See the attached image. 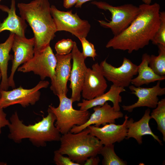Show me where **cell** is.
I'll return each mask as SVG.
<instances>
[{
	"instance_id": "cell-5",
	"label": "cell",
	"mask_w": 165,
	"mask_h": 165,
	"mask_svg": "<svg viewBox=\"0 0 165 165\" xmlns=\"http://www.w3.org/2000/svg\"><path fill=\"white\" fill-rule=\"evenodd\" d=\"M57 96L59 100L58 106L55 107L50 105L48 108L56 116L55 125L61 134L67 133L74 126H80L86 122L90 115L88 110L74 108L72 99L67 95L61 94Z\"/></svg>"
},
{
	"instance_id": "cell-15",
	"label": "cell",
	"mask_w": 165,
	"mask_h": 165,
	"mask_svg": "<svg viewBox=\"0 0 165 165\" xmlns=\"http://www.w3.org/2000/svg\"><path fill=\"white\" fill-rule=\"evenodd\" d=\"M129 117L126 115L121 124L107 123L102 127L90 125L87 128L91 134L97 138L103 145L120 142L126 138L127 132V122Z\"/></svg>"
},
{
	"instance_id": "cell-17",
	"label": "cell",
	"mask_w": 165,
	"mask_h": 165,
	"mask_svg": "<svg viewBox=\"0 0 165 165\" xmlns=\"http://www.w3.org/2000/svg\"><path fill=\"white\" fill-rule=\"evenodd\" d=\"M57 64L53 78L51 80L50 89L55 95H66L68 92L67 82L69 80L72 67V53L61 55L56 53Z\"/></svg>"
},
{
	"instance_id": "cell-31",
	"label": "cell",
	"mask_w": 165,
	"mask_h": 165,
	"mask_svg": "<svg viewBox=\"0 0 165 165\" xmlns=\"http://www.w3.org/2000/svg\"><path fill=\"white\" fill-rule=\"evenodd\" d=\"M100 161L99 157L97 156H91L84 162V165H97Z\"/></svg>"
},
{
	"instance_id": "cell-30",
	"label": "cell",
	"mask_w": 165,
	"mask_h": 165,
	"mask_svg": "<svg viewBox=\"0 0 165 165\" xmlns=\"http://www.w3.org/2000/svg\"><path fill=\"white\" fill-rule=\"evenodd\" d=\"M0 108V134L2 133V129L6 126H8L10 124V121L6 119L7 115L3 110Z\"/></svg>"
},
{
	"instance_id": "cell-12",
	"label": "cell",
	"mask_w": 165,
	"mask_h": 165,
	"mask_svg": "<svg viewBox=\"0 0 165 165\" xmlns=\"http://www.w3.org/2000/svg\"><path fill=\"white\" fill-rule=\"evenodd\" d=\"M71 53L73 64L69 79V87L72 90L71 98L74 102L80 100L82 87L88 68L85 63V59L75 41Z\"/></svg>"
},
{
	"instance_id": "cell-14",
	"label": "cell",
	"mask_w": 165,
	"mask_h": 165,
	"mask_svg": "<svg viewBox=\"0 0 165 165\" xmlns=\"http://www.w3.org/2000/svg\"><path fill=\"white\" fill-rule=\"evenodd\" d=\"M108 87L105 78L97 62L88 68L81 92L84 99L90 100L105 93Z\"/></svg>"
},
{
	"instance_id": "cell-36",
	"label": "cell",
	"mask_w": 165,
	"mask_h": 165,
	"mask_svg": "<svg viewBox=\"0 0 165 165\" xmlns=\"http://www.w3.org/2000/svg\"><path fill=\"white\" fill-rule=\"evenodd\" d=\"M7 165V163L4 162H0V165Z\"/></svg>"
},
{
	"instance_id": "cell-33",
	"label": "cell",
	"mask_w": 165,
	"mask_h": 165,
	"mask_svg": "<svg viewBox=\"0 0 165 165\" xmlns=\"http://www.w3.org/2000/svg\"><path fill=\"white\" fill-rule=\"evenodd\" d=\"M93 0H78L77 2L75 5L76 8H81L82 5L85 3Z\"/></svg>"
},
{
	"instance_id": "cell-25",
	"label": "cell",
	"mask_w": 165,
	"mask_h": 165,
	"mask_svg": "<svg viewBox=\"0 0 165 165\" xmlns=\"http://www.w3.org/2000/svg\"><path fill=\"white\" fill-rule=\"evenodd\" d=\"M151 119H154L157 126V129L162 134L165 141V98L159 101L156 107L150 113Z\"/></svg>"
},
{
	"instance_id": "cell-38",
	"label": "cell",
	"mask_w": 165,
	"mask_h": 165,
	"mask_svg": "<svg viewBox=\"0 0 165 165\" xmlns=\"http://www.w3.org/2000/svg\"><path fill=\"white\" fill-rule=\"evenodd\" d=\"M0 73H1V70H0Z\"/></svg>"
},
{
	"instance_id": "cell-2",
	"label": "cell",
	"mask_w": 165,
	"mask_h": 165,
	"mask_svg": "<svg viewBox=\"0 0 165 165\" xmlns=\"http://www.w3.org/2000/svg\"><path fill=\"white\" fill-rule=\"evenodd\" d=\"M21 17L31 28L35 40L34 53L50 45L57 32L48 0H33L17 4Z\"/></svg>"
},
{
	"instance_id": "cell-8",
	"label": "cell",
	"mask_w": 165,
	"mask_h": 165,
	"mask_svg": "<svg viewBox=\"0 0 165 165\" xmlns=\"http://www.w3.org/2000/svg\"><path fill=\"white\" fill-rule=\"evenodd\" d=\"M50 12L57 31L68 32L78 38L86 37L91 27L87 20L81 19L72 10L61 11L53 5L50 6Z\"/></svg>"
},
{
	"instance_id": "cell-24",
	"label": "cell",
	"mask_w": 165,
	"mask_h": 165,
	"mask_svg": "<svg viewBox=\"0 0 165 165\" xmlns=\"http://www.w3.org/2000/svg\"><path fill=\"white\" fill-rule=\"evenodd\" d=\"M113 144L104 145L101 148L99 154L103 158L102 163L103 165H126L127 163L119 157L116 153Z\"/></svg>"
},
{
	"instance_id": "cell-34",
	"label": "cell",
	"mask_w": 165,
	"mask_h": 165,
	"mask_svg": "<svg viewBox=\"0 0 165 165\" xmlns=\"http://www.w3.org/2000/svg\"><path fill=\"white\" fill-rule=\"evenodd\" d=\"M144 3L147 5H150L151 3L152 0H142Z\"/></svg>"
},
{
	"instance_id": "cell-29",
	"label": "cell",
	"mask_w": 165,
	"mask_h": 165,
	"mask_svg": "<svg viewBox=\"0 0 165 165\" xmlns=\"http://www.w3.org/2000/svg\"><path fill=\"white\" fill-rule=\"evenodd\" d=\"M57 150L54 152L53 161L57 165H80L72 161L68 156H64Z\"/></svg>"
},
{
	"instance_id": "cell-16",
	"label": "cell",
	"mask_w": 165,
	"mask_h": 165,
	"mask_svg": "<svg viewBox=\"0 0 165 165\" xmlns=\"http://www.w3.org/2000/svg\"><path fill=\"white\" fill-rule=\"evenodd\" d=\"M94 112L90 115L86 122L80 126H75L70 130L73 133L80 132L88 126H94L100 127L107 123H115L116 119L123 118V113L120 111H116L113 107L106 102L102 105H99L93 108Z\"/></svg>"
},
{
	"instance_id": "cell-20",
	"label": "cell",
	"mask_w": 165,
	"mask_h": 165,
	"mask_svg": "<svg viewBox=\"0 0 165 165\" xmlns=\"http://www.w3.org/2000/svg\"><path fill=\"white\" fill-rule=\"evenodd\" d=\"M0 9L8 14L7 17L0 24V33L5 31H9L16 35L25 37L27 25L25 21L16 13L15 0H11L10 8L0 4Z\"/></svg>"
},
{
	"instance_id": "cell-13",
	"label": "cell",
	"mask_w": 165,
	"mask_h": 165,
	"mask_svg": "<svg viewBox=\"0 0 165 165\" xmlns=\"http://www.w3.org/2000/svg\"><path fill=\"white\" fill-rule=\"evenodd\" d=\"M160 81H157L155 86L149 88L129 86V88L131 93L138 97V100L131 105L122 106L123 110L130 112L134 108L138 107L155 108L159 101L158 97L165 94V88L160 86Z\"/></svg>"
},
{
	"instance_id": "cell-21",
	"label": "cell",
	"mask_w": 165,
	"mask_h": 165,
	"mask_svg": "<svg viewBox=\"0 0 165 165\" xmlns=\"http://www.w3.org/2000/svg\"><path fill=\"white\" fill-rule=\"evenodd\" d=\"M149 56L146 53L142 55L141 62L138 65V75L131 81V83L132 85L136 87L140 86L156 81L165 80V76H160L157 75L149 66Z\"/></svg>"
},
{
	"instance_id": "cell-37",
	"label": "cell",
	"mask_w": 165,
	"mask_h": 165,
	"mask_svg": "<svg viewBox=\"0 0 165 165\" xmlns=\"http://www.w3.org/2000/svg\"><path fill=\"white\" fill-rule=\"evenodd\" d=\"M1 1H2V0H0V3Z\"/></svg>"
},
{
	"instance_id": "cell-27",
	"label": "cell",
	"mask_w": 165,
	"mask_h": 165,
	"mask_svg": "<svg viewBox=\"0 0 165 165\" xmlns=\"http://www.w3.org/2000/svg\"><path fill=\"white\" fill-rule=\"evenodd\" d=\"M74 41L71 39H63L58 41L55 45V49L57 54L65 55L71 53Z\"/></svg>"
},
{
	"instance_id": "cell-28",
	"label": "cell",
	"mask_w": 165,
	"mask_h": 165,
	"mask_svg": "<svg viewBox=\"0 0 165 165\" xmlns=\"http://www.w3.org/2000/svg\"><path fill=\"white\" fill-rule=\"evenodd\" d=\"M79 39L82 44V53L84 58L86 59L87 57H90L94 61L97 55L94 44L85 38H79Z\"/></svg>"
},
{
	"instance_id": "cell-19",
	"label": "cell",
	"mask_w": 165,
	"mask_h": 165,
	"mask_svg": "<svg viewBox=\"0 0 165 165\" xmlns=\"http://www.w3.org/2000/svg\"><path fill=\"white\" fill-rule=\"evenodd\" d=\"M124 88L115 86L112 84L108 92L90 100L84 99L77 104V106L82 110H88L89 109L99 105H102L108 101L113 104V107L116 111H120V103L122 101L120 94L125 91Z\"/></svg>"
},
{
	"instance_id": "cell-1",
	"label": "cell",
	"mask_w": 165,
	"mask_h": 165,
	"mask_svg": "<svg viewBox=\"0 0 165 165\" xmlns=\"http://www.w3.org/2000/svg\"><path fill=\"white\" fill-rule=\"evenodd\" d=\"M138 7L140 12L138 16L125 30L108 42L107 48L131 53L148 45L159 27L160 6L156 2L143 3Z\"/></svg>"
},
{
	"instance_id": "cell-10",
	"label": "cell",
	"mask_w": 165,
	"mask_h": 165,
	"mask_svg": "<svg viewBox=\"0 0 165 165\" xmlns=\"http://www.w3.org/2000/svg\"><path fill=\"white\" fill-rule=\"evenodd\" d=\"M99 65L105 78L117 86L123 88L129 86L134 76L138 74V65L125 57L119 67L109 64L106 59L102 61Z\"/></svg>"
},
{
	"instance_id": "cell-4",
	"label": "cell",
	"mask_w": 165,
	"mask_h": 165,
	"mask_svg": "<svg viewBox=\"0 0 165 165\" xmlns=\"http://www.w3.org/2000/svg\"><path fill=\"white\" fill-rule=\"evenodd\" d=\"M60 141L57 151L80 165L83 164L89 157L97 156L103 145L98 139L90 133L87 128L77 133L70 131L63 134Z\"/></svg>"
},
{
	"instance_id": "cell-6",
	"label": "cell",
	"mask_w": 165,
	"mask_h": 165,
	"mask_svg": "<svg viewBox=\"0 0 165 165\" xmlns=\"http://www.w3.org/2000/svg\"><path fill=\"white\" fill-rule=\"evenodd\" d=\"M91 3L100 9L110 12L112 15L110 21L107 22L99 20L98 21L102 27L110 29L114 36L117 35L125 30L140 12L139 7L132 4L114 6L102 1H94Z\"/></svg>"
},
{
	"instance_id": "cell-9",
	"label": "cell",
	"mask_w": 165,
	"mask_h": 165,
	"mask_svg": "<svg viewBox=\"0 0 165 165\" xmlns=\"http://www.w3.org/2000/svg\"><path fill=\"white\" fill-rule=\"evenodd\" d=\"M56 64L55 55L50 45L42 51L35 53L31 59L19 67L17 70L23 73L33 72L39 75L41 80L47 77L51 80L55 75Z\"/></svg>"
},
{
	"instance_id": "cell-35",
	"label": "cell",
	"mask_w": 165,
	"mask_h": 165,
	"mask_svg": "<svg viewBox=\"0 0 165 165\" xmlns=\"http://www.w3.org/2000/svg\"><path fill=\"white\" fill-rule=\"evenodd\" d=\"M1 79H2L1 74V73H0V81H1ZM1 90H2V89H1V85H0V98L1 96Z\"/></svg>"
},
{
	"instance_id": "cell-22",
	"label": "cell",
	"mask_w": 165,
	"mask_h": 165,
	"mask_svg": "<svg viewBox=\"0 0 165 165\" xmlns=\"http://www.w3.org/2000/svg\"><path fill=\"white\" fill-rule=\"evenodd\" d=\"M15 34L11 33L5 42L0 44V69L2 75L0 85L2 90H7L9 87L8 84L7 70L8 62L13 60L9 54L12 49Z\"/></svg>"
},
{
	"instance_id": "cell-7",
	"label": "cell",
	"mask_w": 165,
	"mask_h": 165,
	"mask_svg": "<svg viewBox=\"0 0 165 165\" xmlns=\"http://www.w3.org/2000/svg\"><path fill=\"white\" fill-rule=\"evenodd\" d=\"M49 84V81L42 80L30 89H24L20 86L10 91L2 90L0 108L3 109L15 104H20L23 108L34 105L40 99L39 90L47 88Z\"/></svg>"
},
{
	"instance_id": "cell-23",
	"label": "cell",
	"mask_w": 165,
	"mask_h": 165,
	"mask_svg": "<svg viewBox=\"0 0 165 165\" xmlns=\"http://www.w3.org/2000/svg\"><path fill=\"white\" fill-rule=\"evenodd\" d=\"M158 55L149 56L148 65L153 72L160 76H165V46L158 44Z\"/></svg>"
},
{
	"instance_id": "cell-32",
	"label": "cell",
	"mask_w": 165,
	"mask_h": 165,
	"mask_svg": "<svg viewBox=\"0 0 165 165\" xmlns=\"http://www.w3.org/2000/svg\"><path fill=\"white\" fill-rule=\"evenodd\" d=\"M78 0H64L63 6L66 9H69L75 5Z\"/></svg>"
},
{
	"instance_id": "cell-11",
	"label": "cell",
	"mask_w": 165,
	"mask_h": 165,
	"mask_svg": "<svg viewBox=\"0 0 165 165\" xmlns=\"http://www.w3.org/2000/svg\"><path fill=\"white\" fill-rule=\"evenodd\" d=\"M35 40L34 37L27 38L14 35L12 49L14 53L12 65L9 76L8 77L9 87L15 88L14 80L15 73L19 66L31 59L34 55Z\"/></svg>"
},
{
	"instance_id": "cell-18",
	"label": "cell",
	"mask_w": 165,
	"mask_h": 165,
	"mask_svg": "<svg viewBox=\"0 0 165 165\" xmlns=\"http://www.w3.org/2000/svg\"><path fill=\"white\" fill-rule=\"evenodd\" d=\"M150 112V109L148 108L145 111L142 118L137 121H134L132 118L127 120V132L126 139L133 138L139 145H141L143 137L149 135L152 136L160 144L162 145V141L153 132L149 126V122L151 119Z\"/></svg>"
},
{
	"instance_id": "cell-3",
	"label": "cell",
	"mask_w": 165,
	"mask_h": 165,
	"mask_svg": "<svg viewBox=\"0 0 165 165\" xmlns=\"http://www.w3.org/2000/svg\"><path fill=\"white\" fill-rule=\"evenodd\" d=\"M47 112L41 120L28 125L20 119L17 112H14L9 119L8 138L17 143L28 139L37 147H46L48 142L59 141L61 135L55 125L56 116L48 108Z\"/></svg>"
},
{
	"instance_id": "cell-26",
	"label": "cell",
	"mask_w": 165,
	"mask_h": 165,
	"mask_svg": "<svg viewBox=\"0 0 165 165\" xmlns=\"http://www.w3.org/2000/svg\"><path fill=\"white\" fill-rule=\"evenodd\" d=\"M160 24L159 28L152 40L155 45H162L165 46V12H160Z\"/></svg>"
}]
</instances>
